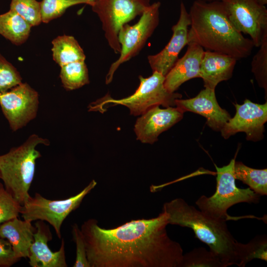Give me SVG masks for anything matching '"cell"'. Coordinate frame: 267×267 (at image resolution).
Listing matches in <instances>:
<instances>
[{
  "label": "cell",
  "mask_w": 267,
  "mask_h": 267,
  "mask_svg": "<svg viewBox=\"0 0 267 267\" xmlns=\"http://www.w3.org/2000/svg\"><path fill=\"white\" fill-rule=\"evenodd\" d=\"M168 224L163 211L109 229L88 220L81 230L90 267H180L183 250L168 236Z\"/></svg>",
  "instance_id": "1"
},
{
  "label": "cell",
  "mask_w": 267,
  "mask_h": 267,
  "mask_svg": "<svg viewBox=\"0 0 267 267\" xmlns=\"http://www.w3.org/2000/svg\"><path fill=\"white\" fill-rule=\"evenodd\" d=\"M188 43L207 50L229 55L237 60L251 55L254 45L229 20L222 1H194L189 12Z\"/></svg>",
  "instance_id": "2"
},
{
  "label": "cell",
  "mask_w": 267,
  "mask_h": 267,
  "mask_svg": "<svg viewBox=\"0 0 267 267\" xmlns=\"http://www.w3.org/2000/svg\"><path fill=\"white\" fill-rule=\"evenodd\" d=\"M162 211L167 216L168 224L192 229L196 237L208 246L225 267L238 265L240 243L228 230L226 221L213 218L181 198L165 202Z\"/></svg>",
  "instance_id": "3"
},
{
  "label": "cell",
  "mask_w": 267,
  "mask_h": 267,
  "mask_svg": "<svg viewBox=\"0 0 267 267\" xmlns=\"http://www.w3.org/2000/svg\"><path fill=\"white\" fill-rule=\"evenodd\" d=\"M49 144L47 139L32 134L21 145L0 155V178L21 205L30 196L29 191L34 178L36 161L41 157L36 147Z\"/></svg>",
  "instance_id": "4"
},
{
  "label": "cell",
  "mask_w": 267,
  "mask_h": 267,
  "mask_svg": "<svg viewBox=\"0 0 267 267\" xmlns=\"http://www.w3.org/2000/svg\"><path fill=\"white\" fill-rule=\"evenodd\" d=\"M235 156L229 163L222 167L215 165L217 171V187L215 193L210 197L201 196L195 204L199 209L218 219H229L227 211L239 203H257L260 195L249 187L239 188L236 186L234 175Z\"/></svg>",
  "instance_id": "5"
},
{
  "label": "cell",
  "mask_w": 267,
  "mask_h": 267,
  "mask_svg": "<svg viewBox=\"0 0 267 267\" xmlns=\"http://www.w3.org/2000/svg\"><path fill=\"white\" fill-rule=\"evenodd\" d=\"M140 84L135 91L131 95L120 99L104 97L99 101L92 103L89 107L90 111H99L104 105H122L130 110L134 116H140L149 108L162 105L167 107L176 106L175 100L182 95L171 92L165 87V76L154 71L150 77L139 76Z\"/></svg>",
  "instance_id": "6"
},
{
  "label": "cell",
  "mask_w": 267,
  "mask_h": 267,
  "mask_svg": "<svg viewBox=\"0 0 267 267\" xmlns=\"http://www.w3.org/2000/svg\"><path fill=\"white\" fill-rule=\"evenodd\" d=\"M96 184V181L92 179L79 193L62 200L48 199L36 193L34 197L30 196L21 205L20 214L24 220L31 222L38 220L47 222L53 227L57 237L61 239V228L64 221L79 207L85 196Z\"/></svg>",
  "instance_id": "7"
},
{
  "label": "cell",
  "mask_w": 267,
  "mask_h": 267,
  "mask_svg": "<svg viewBox=\"0 0 267 267\" xmlns=\"http://www.w3.org/2000/svg\"><path fill=\"white\" fill-rule=\"evenodd\" d=\"M160 5L159 1L150 4L136 24L132 26L125 24L120 28L118 33L120 55L109 69L105 78L106 84L111 82L121 64L137 55L143 47L158 25Z\"/></svg>",
  "instance_id": "8"
},
{
  "label": "cell",
  "mask_w": 267,
  "mask_h": 267,
  "mask_svg": "<svg viewBox=\"0 0 267 267\" xmlns=\"http://www.w3.org/2000/svg\"><path fill=\"white\" fill-rule=\"evenodd\" d=\"M150 0H96L92 11L98 16L110 47L120 53L118 41L120 28L128 22L141 15L150 5Z\"/></svg>",
  "instance_id": "9"
},
{
  "label": "cell",
  "mask_w": 267,
  "mask_h": 267,
  "mask_svg": "<svg viewBox=\"0 0 267 267\" xmlns=\"http://www.w3.org/2000/svg\"><path fill=\"white\" fill-rule=\"evenodd\" d=\"M227 16L239 33L259 47L267 36V9L256 0H222Z\"/></svg>",
  "instance_id": "10"
},
{
  "label": "cell",
  "mask_w": 267,
  "mask_h": 267,
  "mask_svg": "<svg viewBox=\"0 0 267 267\" xmlns=\"http://www.w3.org/2000/svg\"><path fill=\"white\" fill-rule=\"evenodd\" d=\"M39 94L26 83L21 82L0 95V106L11 130L15 132L37 116Z\"/></svg>",
  "instance_id": "11"
},
{
  "label": "cell",
  "mask_w": 267,
  "mask_h": 267,
  "mask_svg": "<svg viewBox=\"0 0 267 267\" xmlns=\"http://www.w3.org/2000/svg\"><path fill=\"white\" fill-rule=\"evenodd\" d=\"M235 107V115L220 131L222 136L227 139L237 133L244 132L248 140L261 139L267 121V102L260 104L246 99L241 105L236 103Z\"/></svg>",
  "instance_id": "12"
},
{
  "label": "cell",
  "mask_w": 267,
  "mask_h": 267,
  "mask_svg": "<svg viewBox=\"0 0 267 267\" xmlns=\"http://www.w3.org/2000/svg\"><path fill=\"white\" fill-rule=\"evenodd\" d=\"M190 25L189 12L181 1L179 19L172 28L173 35L169 43L160 52L147 57L153 72H159L165 76L172 68L178 59L180 52L188 44Z\"/></svg>",
  "instance_id": "13"
},
{
  "label": "cell",
  "mask_w": 267,
  "mask_h": 267,
  "mask_svg": "<svg viewBox=\"0 0 267 267\" xmlns=\"http://www.w3.org/2000/svg\"><path fill=\"white\" fill-rule=\"evenodd\" d=\"M184 112L178 107L160 108L153 106L140 115L134 126L136 139L143 143L153 144L158 136L182 119Z\"/></svg>",
  "instance_id": "14"
},
{
  "label": "cell",
  "mask_w": 267,
  "mask_h": 267,
  "mask_svg": "<svg viewBox=\"0 0 267 267\" xmlns=\"http://www.w3.org/2000/svg\"><path fill=\"white\" fill-rule=\"evenodd\" d=\"M175 104L184 113L190 111L203 116L206 119L207 125L217 131H220L231 118L218 104L215 89L208 88H205L194 97L176 99Z\"/></svg>",
  "instance_id": "15"
},
{
  "label": "cell",
  "mask_w": 267,
  "mask_h": 267,
  "mask_svg": "<svg viewBox=\"0 0 267 267\" xmlns=\"http://www.w3.org/2000/svg\"><path fill=\"white\" fill-rule=\"evenodd\" d=\"M36 221L34 241L30 247L28 257L30 266L32 267H67L64 239H62L59 249L55 252L52 251L48 245V242L52 238L49 226L44 221Z\"/></svg>",
  "instance_id": "16"
},
{
  "label": "cell",
  "mask_w": 267,
  "mask_h": 267,
  "mask_svg": "<svg viewBox=\"0 0 267 267\" xmlns=\"http://www.w3.org/2000/svg\"><path fill=\"white\" fill-rule=\"evenodd\" d=\"M184 55L178 59L165 76L164 86L171 92H175L184 82L199 78V70L204 48L198 44L188 43Z\"/></svg>",
  "instance_id": "17"
},
{
  "label": "cell",
  "mask_w": 267,
  "mask_h": 267,
  "mask_svg": "<svg viewBox=\"0 0 267 267\" xmlns=\"http://www.w3.org/2000/svg\"><path fill=\"white\" fill-rule=\"evenodd\" d=\"M237 61L229 55L204 50L199 70V78L203 80L204 87L215 89L219 83L229 80Z\"/></svg>",
  "instance_id": "18"
},
{
  "label": "cell",
  "mask_w": 267,
  "mask_h": 267,
  "mask_svg": "<svg viewBox=\"0 0 267 267\" xmlns=\"http://www.w3.org/2000/svg\"><path fill=\"white\" fill-rule=\"evenodd\" d=\"M18 218L0 224V237L10 243L19 258H28L36 227L33 226L31 222Z\"/></svg>",
  "instance_id": "19"
},
{
  "label": "cell",
  "mask_w": 267,
  "mask_h": 267,
  "mask_svg": "<svg viewBox=\"0 0 267 267\" xmlns=\"http://www.w3.org/2000/svg\"><path fill=\"white\" fill-rule=\"evenodd\" d=\"M31 25L14 10L0 14V34L12 44L19 45L28 39Z\"/></svg>",
  "instance_id": "20"
},
{
  "label": "cell",
  "mask_w": 267,
  "mask_h": 267,
  "mask_svg": "<svg viewBox=\"0 0 267 267\" xmlns=\"http://www.w3.org/2000/svg\"><path fill=\"white\" fill-rule=\"evenodd\" d=\"M52 44L53 59L60 67L86 59L82 48L73 36H58L52 41Z\"/></svg>",
  "instance_id": "21"
},
{
  "label": "cell",
  "mask_w": 267,
  "mask_h": 267,
  "mask_svg": "<svg viewBox=\"0 0 267 267\" xmlns=\"http://www.w3.org/2000/svg\"><path fill=\"white\" fill-rule=\"evenodd\" d=\"M234 175L235 179L246 184L257 194H267V169H256L249 167L241 162H235Z\"/></svg>",
  "instance_id": "22"
},
{
  "label": "cell",
  "mask_w": 267,
  "mask_h": 267,
  "mask_svg": "<svg viewBox=\"0 0 267 267\" xmlns=\"http://www.w3.org/2000/svg\"><path fill=\"white\" fill-rule=\"evenodd\" d=\"M59 77L63 87L67 90L76 89L89 83L85 61H76L61 66Z\"/></svg>",
  "instance_id": "23"
},
{
  "label": "cell",
  "mask_w": 267,
  "mask_h": 267,
  "mask_svg": "<svg viewBox=\"0 0 267 267\" xmlns=\"http://www.w3.org/2000/svg\"><path fill=\"white\" fill-rule=\"evenodd\" d=\"M255 259L267 261V238L265 235L257 236L247 244L240 243L237 266L244 267Z\"/></svg>",
  "instance_id": "24"
},
{
  "label": "cell",
  "mask_w": 267,
  "mask_h": 267,
  "mask_svg": "<svg viewBox=\"0 0 267 267\" xmlns=\"http://www.w3.org/2000/svg\"><path fill=\"white\" fill-rule=\"evenodd\" d=\"M225 267L221 260L204 247L195 248L183 255L180 267Z\"/></svg>",
  "instance_id": "25"
},
{
  "label": "cell",
  "mask_w": 267,
  "mask_h": 267,
  "mask_svg": "<svg viewBox=\"0 0 267 267\" xmlns=\"http://www.w3.org/2000/svg\"><path fill=\"white\" fill-rule=\"evenodd\" d=\"M40 2L41 21L44 23L60 17L71 6L89 4L87 0H42Z\"/></svg>",
  "instance_id": "26"
},
{
  "label": "cell",
  "mask_w": 267,
  "mask_h": 267,
  "mask_svg": "<svg viewBox=\"0 0 267 267\" xmlns=\"http://www.w3.org/2000/svg\"><path fill=\"white\" fill-rule=\"evenodd\" d=\"M9 9L17 12L32 27L42 22L40 2L36 0H11Z\"/></svg>",
  "instance_id": "27"
},
{
  "label": "cell",
  "mask_w": 267,
  "mask_h": 267,
  "mask_svg": "<svg viewBox=\"0 0 267 267\" xmlns=\"http://www.w3.org/2000/svg\"><path fill=\"white\" fill-rule=\"evenodd\" d=\"M260 49L253 57L251 66L252 71L254 74L259 86L267 90V36L266 37Z\"/></svg>",
  "instance_id": "28"
},
{
  "label": "cell",
  "mask_w": 267,
  "mask_h": 267,
  "mask_svg": "<svg viewBox=\"0 0 267 267\" xmlns=\"http://www.w3.org/2000/svg\"><path fill=\"white\" fill-rule=\"evenodd\" d=\"M21 208V205L0 182V224L18 217Z\"/></svg>",
  "instance_id": "29"
},
{
  "label": "cell",
  "mask_w": 267,
  "mask_h": 267,
  "mask_svg": "<svg viewBox=\"0 0 267 267\" xmlns=\"http://www.w3.org/2000/svg\"><path fill=\"white\" fill-rule=\"evenodd\" d=\"M21 82L16 68L0 54V95Z\"/></svg>",
  "instance_id": "30"
},
{
  "label": "cell",
  "mask_w": 267,
  "mask_h": 267,
  "mask_svg": "<svg viewBox=\"0 0 267 267\" xmlns=\"http://www.w3.org/2000/svg\"><path fill=\"white\" fill-rule=\"evenodd\" d=\"M72 228L73 239L76 248V259L73 267H90L87 259L85 240L81 228L76 223L74 224Z\"/></svg>",
  "instance_id": "31"
},
{
  "label": "cell",
  "mask_w": 267,
  "mask_h": 267,
  "mask_svg": "<svg viewBox=\"0 0 267 267\" xmlns=\"http://www.w3.org/2000/svg\"><path fill=\"white\" fill-rule=\"evenodd\" d=\"M20 260L10 243L6 239L0 237V267H10Z\"/></svg>",
  "instance_id": "32"
},
{
  "label": "cell",
  "mask_w": 267,
  "mask_h": 267,
  "mask_svg": "<svg viewBox=\"0 0 267 267\" xmlns=\"http://www.w3.org/2000/svg\"><path fill=\"white\" fill-rule=\"evenodd\" d=\"M259 3L265 5L267 3V0H256Z\"/></svg>",
  "instance_id": "33"
},
{
  "label": "cell",
  "mask_w": 267,
  "mask_h": 267,
  "mask_svg": "<svg viewBox=\"0 0 267 267\" xmlns=\"http://www.w3.org/2000/svg\"><path fill=\"white\" fill-rule=\"evenodd\" d=\"M201 1H203L205 2H212V1H221L222 0H199Z\"/></svg>",
  "instance_id": "34"
},
{
  "label": "cell",
  "mask_w": 267,
  "mask_h": 267,
  "mask_svg": "<svg viewBox=\"0 0 267 267\" xmlns=\"http://www.w3.org/2000/svg\"><path fill=\"white\" fill-rule=\"evenodd\" d=\"M89 2V5L91 6L92 5V4L93 3V2L95 1L96 0H87Z\"/></svg>",
  "instance_id": "35"
}]
</instances>
